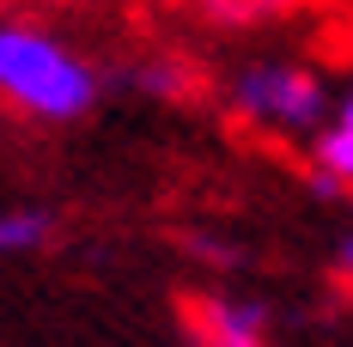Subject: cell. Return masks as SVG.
<instances>
[{"label":"cell","instance_id":"cell-1","mask_svg":"<svg viewBox=\"0 0 353 347\" xmlns=\"http://www.w3.org/2000/svg\"><path fill=\"white\" fill-rule=\"evenodd\" d=\"M0 104L43 128H68L98 104V68L43 25L0 19Z\"/></svg>","mask_w":353,"mask_h":347},{"label":"cell","instance_id":"cell-6","mask_svg":"<svg viewBox=\"0 0 353 347\" xmlns=\"http://www.w3.org/2000/svg\"><path fill=\"white\" fill-rule=\"evenodd\" d=\"M183 86H189V73L176 61H146L141 68V92H152V98H176Z\"/></svg>","mask_w":353,"mask_h":347},{"label":"cell","instance_id":"cell-7","mask_svg":"<svg viewBox=\"0 0 353 347\" xmlns=\"http://www.w3.org/2000/svg\"><path fill=\"white\" fill-rule=\"evenodd\" d=\"M219 19H262V12H274V6H286V0H208Z\"/></svg>","mask_w":353,"mask_h":347},{"label":"cell","instance_id":"cell-5","mask_svg":"<svg viewBox=\"0 0 353 347\" xmlns=\"http://www.w3.org/2000/svg\"><path fill=\"white\" fill-rule=\"evenodd\" d=\"M43 244H49V213L43 208L0 213V256H25V250H43Z\"/></svg>","mask_w":353,"mask_h":347},{"label":"cell","instance_id":"cell-2","mask_svg":"<svg viewBox=\"0 0 353 347\" xmlns=\"http://www.w3.org/2000/svg\"><path fill=\"white\" fill-rule=\"evenodd\" d=\"M232 110L250 128H268V135H317V122L335 104H329V79L317 68L256 61L232 79Z\"/></svg>","mask_w":353,"mask_h":347},{"label":"cell","instance_id":"cell-3","mask_svg":"<svg viewBox=\"0 0 353 347\" xmlns=\"http://www.w3.org/2000/svg\"><path fill=\"white\" fill-rule=\"evenodd\" d=\"M347 177H353V104L341 98V110H329L311 135V189L323 201L347 195Z\"/></svg>","mask_w":353,"mask_h":347},{"label":"cell","instance_id":"cell-4","mask_svg":"<svg viewBox=\"0 0 353 347\" xmlns=\"http://www.w3.org/2000/svg\"><path fill=\"white\" fill-rule=\"evenodd\" d=\"M195 323H201L208 347H268V305H256V299L213 293L195 305Z\"/></svg>","mask_w":353,"mask_h":347}]
</instances>
